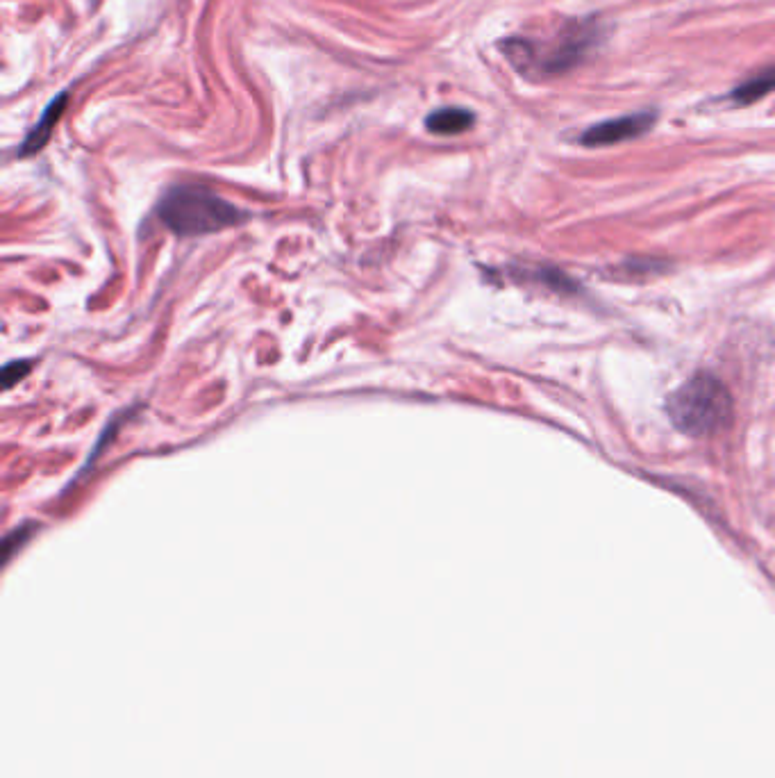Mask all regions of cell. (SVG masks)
I'll use <instances>...</instances> for the list:
<instances>
[{
  "label": "cell",
  "mask_w": 775,
  "mask_h": 778,
  "mask_svg": "<svg viewBox=\"0 0 775 778\" xmlns=\"http://www.w3.org/2000/svg\"><path fill=\"white\" fill-rule=\"evenodd\" d=\"M473 112L464 110V107H441V110H435L428 114L425 119V128L435 135H460V132H466L473 126Z\"/></svg>",
  "instance_id": "cell-6"
},
{
  "label": "cell",
  "mask_w": 775,
  "mask_h": 778,
  "mask_svg": "<svg viewBox=\"0 0 775 778\" xmlns=\"http://www.w3.org/2000/svg\"><path fill=\"white\" fill-rule=\"evenodd\" d=\"M30 371V362H12L7 364L5 371H3V378H5V389H12L16 380H21L28 376Z\"/></svg>",
  "instance_id": "cell-8"
},
{
  "label": "cell",
  "mask_w": 775,
  "mask_h": 778,
  "mask_svg": "<svg viewBox=\"0 0 775 778\" xmlns=\"http://www.w3.org/2000/svg\"><path fill=\"white\" fill-rule=\"evenodd\" d=\"M771 91H775V66H769V69L755 73L753 78L737 85L730 91V101L737 105H750L771 94Z\"/></svg>",
  "instance_id": "cell-7"
},
{
  "label": "cell",
  "mask_w": 775,
  "mask_h": 778,
  "mask_svg": "<svg viewBox=\"0 0 775 778\" xmlns=\"http://www.w3.org/2000/svg\"><path fill=\"white\" fill-rule=\"evenodd\" d=\"M669 417L687 435H714L732 424V396L719 378L698 374L669 396Z\"/></svg>",
  "instance_id": "cell-3"
},
{
  "label": "cell",
  "mask_w": 775,
  "mask_h": 778,
  "mask_svg": "<svg viewBox=\"0 0 775 778\" xmlns=\"http://www.w3.org/2000/svg\"><path fill=\"white\" fill-rule=\"evenodd\" d=\"M157 214L171 233L180 237L212 235L225 230L244 219L237 205L225 201L223 196L205 187L180 185L164 194L157 205Z\"/></svg>",
  "instance_id": "cell-2"
},
{
  "label": "cell",
  "mask_w": 775,
  "mask_h": 778,
  "mask_svg": "<svg viewBox=\"0 0 775 778\" xmlns=\"http://www.w3.org/2000/svg\"><path fill=\"white\" fill-rule=\"evenodd\" d=\"M657 121V112L655 110H641L635 114H628V117H619V119H610V121H600L596 126L587 128L580 135V144L585 146H612V144H621L628 142V139L641 137L644 132L655 126Z\"/></svg>",
  "instance_id": "cell-4"
},
{
  "label": "cell",
  "mask_w": 775,
  "mask_h": 778,
  "mask_svg": "<svg viewBox=\"0 0 775 778\" xmlns=\"http://www.w3.org/2000/svg\"><path fill=\"white\" fill-rule=\"evenodd\" d=\"M605 23L596 16L571 19L560 26L553 39L532 41L525 37H510L500 41V51L516 71L523 76H562L582 64L591 51H596L605 37Z\"/></svg>",
  "instance_id": "cell-1"
},
{
  "label": "cell",
  "mask_w": 775,
  "mask_h": 778,
  "mask_svg": "<svg viewBox=\"0 0 775 778\" xmlns=\"http://www.w3.org/2000/svg\"><path fill=\"white\" fill-rule=\"evenodd\" d=\"M66 98H69V94H60V96L53 98V101L48 103L44 114H41V119L37 121V126L30 130L28 137H25V142L21 146V155L23 157L41 151V148L48 144V139H50V135H53L57 121H60L62 114H64Z\"/></svg>",
  "instance_id": "cell-5"
}]
</instances>
